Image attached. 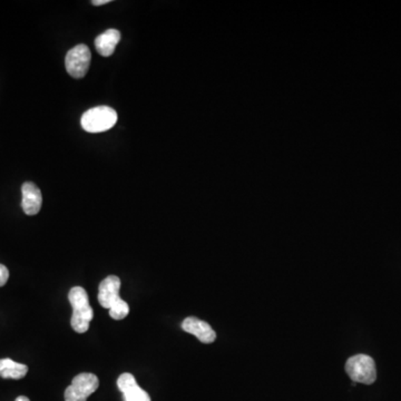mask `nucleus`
Here are the masks:
<instances>
[{
  "label": "nucleus",
  "mask_w": 401,
  "mask_h": 401,
  "mask_svg": "<svg viewBox=\"0 0 401 401\" xmlns=\"http://www.w3.org/2000/svg\"><path fill=\"white\" fill-rule=\"evenodd\" d=\"M68 300L73 306L72 327L79 334H85L90 329V323L94 318V311L90 306L88 292L82 286H74L68 293Z\"/></svg>",
  "instance_id": "f257e3e1"
},
{
  "label": "nucleus",
  "mask_w": 401,
  "mask_h": 401,
  "mask_svg": "<svg viewBox=\"0 0 401 401\" xmlns=\"http://www.w3.org/2000/svg\"><path fill=\"white\" fill-rule=\"evenodd\" d=\"M117 113L112 107L99 106L90 108L83 114L81 124L84 131L88 133L106 132L115 126Z\"/></svg>",
  "instance_id": "f03ea898"
},
{
  "label": "nucleus",
  "mask_w": 401,
  "mask_h": 401,
  "mask_svg": "<svg viewBox=\"0 0 401 401\" xmlns=\"http://www.w3.org/2000/svg\"><path fill=\"white\" fill-rule=\"evenodd\" d=\"M345 373L352 382L360 384H371L377 379L376 363L367 354H357L349 358L345 363Z\"/></svg>",
  "instance_id": "7ed1b4c3"
},
{
  "label": "nucleus",
  "mask_w": 401,
  "mask_h": 401,
  "mask_svg": "<svg viewBox=\"0 0 401 401\" xmlns=\"http://www.w3.org/2000/svg\"><path fill=\"white\" fill-rule=\"evenodd\" d=\"M99 378L94 373H79L73 379L69 387L65 390V401H86L99 389Z\"/></svg>",
  "instance_id": "20e7f679"
},
{
  "label": "nucleus",
  "mask_w": 401,
  "mask_h": 401,
  "mask_svg": "<svg viewBox=\"0 0 401 401\" xmlns=\"http://www.w3.org/2000/svg\"><path fill=\"white\" fill-rule=\"evenodd\" d=\"M90 48L84 44L72 48L65 58L67 73L74 79H83L90 69Z\"/></svg>",
  "instance_id": "39448f33"
},
{
  "label": "nucleus",
  "mask_w": 401,
  "mask_h": 401,
  "mask_svg": "<svg viewBox=\"0 0 401 401\" xmlns=\"http://www.w3.org/2000/svg\"><path fill=\"white\" fill-rule=\"evenodd\" d=\"M121 290V280L116 275H110L101 281L99 288V302L103 308H115L118 304L124 302L120 297Z\"/></svg>",
  "instance_id": "423d86ee"
},
{
  "label": "nucleus",
  "mask_w": 401,
  "mask_h": 401,
  "mask_svg": "<svg viewBox=\"0 0 401 401\" xmlns=\"http://www.w3.org/2000/svg\"><path fill=\"white\" fill-rule=\"evenodd\" d=\"M117 387L124 395V401H152L149 393L138 386L132 373H122L117 379Z\"/></svg>",
  "instance_id": "0eeeda50"
},
{
  "label": "nucleus",
  "mask_w": 401,
  "mask_h": 401,
  "mask_svg": "<svg viewBox=\"0 0 401 401\" xmlns=\"http://www.w3.org/2000/svg\"><path fill=\"white\" fill-rule=\"evenodd\" d=\"M182 329L188 334H193L203 343H212L215 341L216 334L208 322L197 318H186L182 323Z\"/></svg>",
  "instance_id": "6e6552de"
},
{
  "label": "nucleus",
  "mask_w": 401,
  "mask_h": 401,
  "mask_svg": "<svg viewBox=\"0 0 401 401\" xmlns=\"http://www.w3.org/2000/svg\"><path fill=\"white\" fill-rule=\"evenodd\" d=\"M22 193H23V206L24 212L27 215H36L40 213L42 208V197L40 188L31 182L24 183L22 186Z\"/></svg>",
  "instance_id": "1a4fd4ad"
},
{
  "label": "nucleus",
  "mask_w": 401,
  "mask_h": 401,
  "mask_svg": "<svg viewBox=\"0 0 401 401\" xmlns=\"http://www.w3.org/2000/svg\"><path fill=\"white\" fill-rule=\"evenodd\" d=\"M121 40V33L117 29H108L96 37L95 47L101 56L110 57Z\"/></svg>",
  "instance_id": "9d476101"
},
{
  "label": "nucleus",
  "mask_w": 401,
  "mask_h": 401,
  "mask_svg": "<svg viewBox=\"0 0 401 401\" xmlns=\"http://www.w3.org/2000/svg\"><path fill=\"white\" fill-rule=\"evenodd\" d=\"M28 373V367L23 363H18L14 360L5 358L0 359V377L3 379L19 380Z\"/></svg>",
  "instance_id": "9b49d317"
},
{
  "label": "nucleus",
  "mask_w": 401,
  "mask_h": 401,
  "mask_svg": "<svg viewBox=\"0 0 401 401\" xmlns=\"http://www.w3.org/2000/svg\"><path fill=\"white\" fill-rule=\"evenodd\" d=\"M9 279V271L3 264H0V288L7 284Z\"/></svg>",
  "instance_id": "f8f14e48"
},
{
  "label": "nucleus",
  "mask_w": 401,
  "mask_h": 401,
  "mask_svg": "<svg viewBox=\"0 0 401 401\" xmlns=\"http://www.w3.org/2000/svg\"><path fill=\"white\" fill-rule=\"evenodd\" d=\"M110 3L111 0H93L92 5H94V6H101V5H106V3Z\"/></svg>",
  "instance_id": "ddd939ff"
},
{
  "label": "nucleus",
  "mask_w": 401,
  "mask_h": 401,
  "mask_svg": "<svg viewBox=\"0 0 401 401\" xmlns=\"http://www.w3.org/2000/svg\"><path fill=\"white\" fill-rule=\"evenodd\" d=\"M16 401H31V400H29V399L27 398V397H25V395H19V397H18V398L16 399Z\"/></svg>",
  "instance_id": "4468645a"
}]
</instances>
